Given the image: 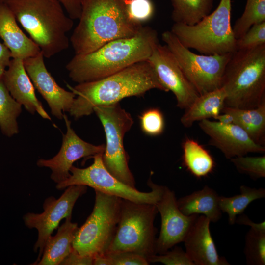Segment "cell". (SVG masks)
Masks as SVG:
<instances>
[{"mask_svg":"<svg viewBox=\"0 0 265 265\" xmlns=\"http://www.w3.org/2000/svg\"><path fill=\"white\" fill-rule=\"evenodd\" d=\"M159 43L157 31L142 26L132 37L114 39L90 53L75 54L66 69L77 83L98 80L147 60Z\"/></svg>","mask_w":265,"mask_h":265,"instance_id":"cell-1","label":"cell"},{"mask_svg":"<svg viewBox=\"0 0 265 265\" xmlns=\"http://www.w3.org/2000/svg\"><path fill=\"white\" fill-rule=\"evenodd\" d=\"M76 97L69 113L75 119L94 112L95 107L118 103L122 99L141 96L152 89L168 92L148 60L132 64L101 79L67 85Z\"/></svg>","mask_w":265,"mask_h":265,"instance_id":"cell-2","label":"cell"},{"mask_svg":"<svg viewBox=\"0 0 265 265\" xmlns=\"http://www.w3.org/2000/svg\"><path fill=\"white\" fill-rule=\"evenodd\" d=\"M78 20L70 39L77 55L90 53L114 39L132 37L142 26L129 18L126 0H81Z\"/></svg>","mask_w":265,"mask_h":265,"instance_id":"cell-3","label":"cell"},{"mask_svg":"<svg viewBox=\"0 0 265 265\" xmlns=\"http://www.w3.org/2000/svg\"><path fill=\"white\" fill-rule=\"evenodd\" d=\"M47 58L66 50L74 22L58 0H0Z\"/></svg>","mask_w":265,"mask_h":265,"instance_id":"cell-4","label":"cell"},{"mask_svg":"<svg viewBox=\"0 0 265 265\" xmlns=\"http://www.w3.org/2000/svg\"><path fill=\"white\" fill-rule=\"evenodd\" d=\"M221 87L226 94L225 106L249 109L265 101V44L233 53Z\"/></svg>","mask_w":265,"mask_h":265,"instance_id":"cell-5","label":"cell"},{"mask_svg":"<svg viewBox=\"0 0 265 265\" xmlns=\"http://www.w3.org/2000/svg\"><path fill=\"white\" fill-rule=\"evenodd\" d=\"M231 0H220L216 9L193 25L174 23L171 31L185 47L202 54H225L237 50L231 25Z\"/></svg>","mask_w":265,"mask_h":265,"instance_id":"cell-6","label":"cell"},{"mask_svg":"<svg viewBox=\"0 0 265 265\" xmlns=\"http://www.w3.org/2000/svg\"><path fill=\"white\" fill-rule=\"evenodd\" d=\"M158 212L155 205L122 199L119 222L108 251H129L147 260L156 254L154 223Z\"/></svg>","mask_w":265,"mask_h":265,"instance_id":"cell-7","label":"cell"},{"mask_svg":"<svg viewBox=\"0 0 265 265\" xmlns=\"http://www.w3.org/2000/svg\"><path fill=\"white\" fill-rule=\"evenodd\" d=\"M93 211L78 228L72 246L82 256H93L108 252L119 220L122 198L95 190Z\"/></svg>","mask_w":265,"mask_h":265,"instance_id":"cell-8","label":"cell"},{"mask_svg":"<svg viewBox=\"0 0 265 265\" xmlns=\"http://www.w3.org/2000/svg\"><path fill=\"white\" fill-rule=\"evenodd\" d=\"M104 128L106 139L102 160L106 169L124 184L136 188L134 177L128 165L124 137L132 128L133 120L119 103L94 107Z\"/></svg>","mask_w":265,"mask_h":265,"instance_id":"cell-9","label":"cell"},{"mask_svg":"<svg viewBox=\"0 0 265 265\" xmlns=\"http://www.w3.org/2000/svg\"><path fill=\"white\" fill-rule=\"evenodd\" d=\"M102 155L103 153H100L93 156V162L86 168H80L73 165L70 170V176L56 184V189L63 190L72 185H84L104 193L135 202L156 205L159 201L164 186L154 184L150 178L148 186L151 191L144 192L124 184L105 167Z\"/></svg>","mask_w":265,"mask_h":265,"instance_id":"cell-10","label":"cell"},{"mask_svg":"<svg viewBox=\"0 0 265 265\" xmlns=\"http://www.w3.org/2000/svg\"><path fill=\"white\" fill-rule=\"evenodd\" d=\"M162 39L199 95L221 87L224 72L232 53H195L183 46L171 31L163 32Z\"/></svg>","mask_w":265,"mask_h":265,"instance_id":"cell-11","label":"cell"},{"mask_svg":"<svg viewBox=\"0 0 265 265\" xmlns=\"http://www.w3.org/2000/svg\"><path fill=\"white\" fill-rule=\"evenodd\" d=\"M87 189V186L84 185L69 186L58 199L53 196L47 198L43 203L44 211L42 213L28 212L23 216L24 223L27 228L38 231L37 239L33 248L35 252L39 251V254L32 265H35L40 260L49 238L61 220L72 216L75 203L86 192Z\"/></svg>","mask_w":265,"mask_h":265,"instance_id":"cell-12","label":"cell"},{"mask_svg":"<svg viewBox=\"0 0 265 265\" xmlns=\"http://www.w3.org/2000/svg\"><path fill=\"white\" fill-rule=\"evenodd\" d=\"M161 84L175 95L177 106L186 109L199 96L188 80L173 54L166 45L159 43L147 60Z\"/></svg>","mask_w":265,"mask_h":265,"instance_id":"cell-13","label":"cell"},{"mask_svg":"<svg viewBox=\"0 0 265 265\" xmlns=\"http://www.w3.org/2000/svg\"><path fill=\"white\" fill-rule=\"evenodd\" d=\"M173 191L164 186L162 196L156 204L161 216V228L156 238V254H163L183 242L199 214L186 215L179 210Z\"/></svg>","mask_w":265,"mask_h":265,"instance_id":"cell-14","label":"cell"},{"mask_svg":"<svg viewBox=\"0 0 265 265\" xmlns=\"http://www.w3.org/2000/svg\"><path fill=\"white\" fill-rule=\"evenodd\" d=\"M67 131L63 135L61 147L58 153L49 159H39L37 161L39 167H47L52 171L51 179L56 184L66 180L70 175V170L73 164L78 159L91 157L103 153L105 145H93L80 138L71 126L67 116L64 114Z\"/></svg>","mask_w":265,"mask_h":265,"instance_id":"cell-15","label":"cell"},{"mask_svg":"<svg viewBox=\"0 0 265 265\" xmlns=\"http://www.w3.org/2000/svg\"><path fill=\"white\" fill-rule=\"evenodd\" d=\"M41 52L23 60L25 69L36 88L47 102L52 114L59 119L69 112L76 95L60 87L47 70Z\"/></svg>","mask_w":265,"mask_h":265,"instance_id":"cell-16","label":"cell"},{"mask_svg":"<svg viewBox=\"0 0 265 265\" xmlns=\"http://www.w3.org/2000/svg\"><path fill=\"white\" fill-rule=\"evenodd\" d=\"M200 129L209 136V143L220 150L228 159L245 156L249 153H264V146L255 143L235 124L224 125L205 119L199 121Z\"/></svg>","mask_w":265,"mask_h":265,"instance_id":"cell-17","label":"cell"},{"mask_svg":"<svg viewBox=\"0 0 265 265\" xmlns=\"http://www.w3.org/2000/svg\"><path fill=\"white\" fill-rule=\"evenodd\" d=\"M210 222L205 216L198 215L183 241L186 252L195 265H230L217 252Z\"/></svg>","mask_w":265,"mask_h":265,"instance_id":"cell-18","label":"cell"},{"mask_svg":"<svg viewBox=\"0 0 265 265\" xmlns=\"http://www.w3.org/2000/svg\"><path fill=\"white\" fill-rule=\"evenodd\" d=\"M2 80L13 98L31 114L37 112L43 118H51L37 99L35 87L27 74L23 60L12 58Z\"/></svg>","mask_w":265,"mask_h":265,"instance_id":"cell-19","label":"cell"},{"mask_svg":"<svg viewBox=\"0 0 265 265\" xmlns=\"http://www.w3.org/2000/svg\"><path fill=\"white\" fill-rule=\"evenodd\" d=\"M0 38L10 51L12 58L24 60L41 52L22 31L10 9L2 1H0Z\"/></svg>","mask_w":265,"mask_h":265,"instance_id":"cell-20","label":"cell"},{"mask_svg":"<svg viewBox=\"0 0 265 265\" xmlns=\"http://www.w3.org/2000/svg\"><path fill=\"white\" fill-rule=\"evenodd\" d=\"M220 196L212 188L205 186L199 190L177 200L180 211L186 215L202 214L212 222L219 221L222 216L219 207Z\"/></svg>","mask_w":265,"mask_h":265,"instance_id":"cell-21","label":"cell"},{"mask_svg":"<svg viewBox=\"0 0 265 265\" xmlns=\"http://www.w3.org/2000/svg\"><path fill=\"white\" fill-rule=\"evenodd\" d=\"M78 224L71 222V216L58 228L57 233L48 239L36 265H58L73 249L72 243Z\"/></svg>","mask_w":265,"mask_h":265,"instance_id":"cell-22","label":"cell"},{"mask_svg":"<svg viewBox=\"0 0 265 265\" xmlns=\"http://www.w3.org/2000/svg\"><path fill=\"white\" fill-rule=\"evenodd\" d=\"M225 98V92L222 87L199 95L185 109V112L181 118V123L188 128L196 121L211 118L214 119L222 113Z\"/></svg>","mask_w":265,"mask_h":265,"instance_id":"cell-23","label":"cell"},{"mask_svg":"<svg viewBox=\"0 0 265 265\" xmlns=\"http://www.w3.org/2000/svg\"><path fill=\"white\" fill-rule=\"evenodd\" d=\"M222 113H228L234 118V124L239 126L255 143H265V101L256 107L240 109L225 106Z\"/></svg>","mask_w":265,"mask_h":265,"instance_id":"cell-24","label":"cell"},{"mask_svg":"<svg viewBox=\"0 0 265 265\" xmlns=\"http://www.w3.org/2000/svg\"><path fill=\"white\" fill-rule=\"evenodd\" d=\"M182 148L183 164L193 176L201 179L212 172L215 167L213 157L196 140L186 137Z\"/></svg>","mask_w":265,"mask_h":265,"instance_id":"cell-25","label":"cell"},{"mask_svg":"<svg viewBox=\"0 0 265 265\" xmlns=\"http://www.w3.org/2000/svg\"><path fill=\"white\" fill-rule=\"evenodd\" d=\"M214 0H171L174 23L193 25L209 15Z\"/></svg>","mask_w":265,"mask_h":265,"instance_id":"cell-26","label":"cell"},{"mask_svg":"<svg viewBox=\"0 0 265 265\" xmlns=\"http://www.w3.org/2000/svg\"><path fill=\"white\" fill-rule=\"evenodd\" d=\"M265 197V189L251 188L242 185L240 187L239 194L231 197L220 196L219 207L222 212L228 214L229 223L233 225L237 215L243 213L251 202Z\"/></svg>","mask_w":265,"mask_h":265,"instance_id":"cell-27","label":"cell"},{"mask_svg":"<svg viewBox=\"0 0 265 265\" xmlns=\"http://www.w3.org/2000/svg\"><path fill=\"white\" fill-rule=\"evenodd\" d=\"M22 105L11 95L2 79L0 80V128L2 132L11 137L19 132L17 119Z\"/></svg>","mask_w":265,"mask_h":265,"instance_id":"cell-28","label":"cell"},{"mask_svg":"<svg viewBox=\"0 0 265 265\" xmlns=\"http://www.w3.org/2000/svg\"><path fill=\"white\" fill-rule=\"evenodd\" d=\"M265 22V0H247L242 15L232 28L236 39L242 36L253 25Z\"/></svg>","mask_w":265,"mask_h":265,"instance_id":"cell-29","label":"cell"},{"mask_svg":"<svg viewBox=\"0 0 265 265\" xmlns=\"http://www.w3.org/2000/svg\"><path fill=\"white\" fill-rule=\"evenodd\" d=\"M244 253L247 265H265V232L250 228L245 236Z\"/></svg>","mask_w":265,"mask_h":265,"instance_id":"cell-30","label":"cell"},{"mask_svg":"<svg viewBox=\"0 0 265 265\" xmlns=\"http://www.w3.org/2000/svg\"><path fill=\"white\" fill-rule=\"evenodd\" d=\"M240 173L249 176L253 180L265 177V156H239L230 159Z\"/></svg>","mask_w":265,"mask_h":265,"instance_id":"cell-31","label":"cell"},{"mask_svg":"<svg viewBox=\"0 0 265 265\" xmlns=\"http://www.w3.org/2000/svg\"><path fill=\"white\" fill-rule=\"evenodd\" d=\"M140 127L145 134L157 136L161 134L164 129V120L161 111L152 108L144 111L139 116Z\"/></svg>","mask_w":265,"mask_h":265,"instance_id":"cell-32","label":"cell"},{"mask_svg":"<svg viewBox=\"0 0 265 265\" xmlns=\"http://www.w3.org/2000/svg\"><path fill=\"white\" fill-rule=\"evenodd\" d=\"M126 4L129 18L136 24L142 25L154 13V6L150 0H126Z\"/></svg>","mask_w":265,"mask_h":265,"instance_id":"cell-33","label":"cell"},{"mask_svg":"<svg viewBox=\"0 0 265 265\" xmlns=\"http://www.w3.org/2000/svg\"><path fill=\"white\" fill-rule=\"evenodd\" d=\"M265 44V22L255 24L237 39V50L253 48Z\"/></svg>","mask_w":265,"mask_h":265,"instance_id":"cell-34","label":"cell"},{"mask_svg":"<svg viewBox=\"0 0 265 265\" xmlns=\"http://www.w3.org/2000/svg\"><path fill=\"white\" fill-rule=\"evenodd\" d=\"M147 260L149 263H161L165 265H195L186 251L178 246L163 254L153 255Z\"/></svg>","mask_w":265,"mask_h":265,"instance_id":"cell-35","label":"cell"},{"mask_svg":"<svg viewBox=\"0 0 265 265\" xmlns=\"http://www.w3.org/2000/svg\"><path fill=\"white\" fill-rule=\"evenodd\" d=\"M110 265H148L147 259L129 251H108L106 253Z\"/></svg>","mask_w":265,"mask_h":265,"instance_id":"cell-36","label":"cell"},{"mask_svg":"<svg viewBox=\"0 0 265 265\" xmlns=\"http://www.w3.org/2000/svg\"><path fill=\"white\" fill-rule=\"evenodd\" d=\"M61 265H92L93 256H82L75 249H73L69 255L62 261Z\"/></svg>","mask_w":265,"mask_h":265,"instance_id":"cell-37","label":"cell"},{"mask_svg":"<svg viewBox=\"0 0 265 265\" xmlns=\"http://www.w3.org/2000/svg\"><path fill=\"white\" fill-rule=\"evenodd\" d=\"M68 15L73 20L79 19L81 9V0H58Z\"/></svg>","mask_w":265,"mask_h":265,"instance_id":"cell-38","label":"cell"},{"mask_svg":"<svg viewBox=\"0 0 265 265\" xmlns=\"http://www.w3.org/2000/svg\"><path fill=\"white\" fill-rule=\"evenodd\" d=\"M235 223L239 225L249 226L251 228L254 230L265 232V221L259 223H254L246 215L243 213L236 218Z\"/></svg>","mask_w":265,"mask_h":265,"instance_id":"cell-39","label":"cell"},{"mask_svg":"<svg viewBox=\"0 0 265 265\" xmlns=\"http://www.w3.org/2000/svg\"><path fill=\"white\" fill-rule=\"evenodd\" d=\"M12 59L10 51L0 40V65L7 67Z\"/></svg>","mask_w":265,"mask_h":265,"instance_id":"cell-40","label":"cell"},{"mask_svg":"<svg viewBox=\"0 0 265 265\" xmlns=\"http://www.w3.org/2000/svg\"><path fill=\"white\" fill-rule=\"evenodd\" d=\"M94 265H110L109 260L105 254H97L93 256Z\"/></svg>","mask_w":265,"mask_h":265,"instance_id":"cell-41","label":"cell"},{"mask_svg":"<svg viewBox=\"0 0 265 265\" xmlns=\"http://www.w3.org/2000/svg\"><path fill=\"white\" fill-rule=\"evenodd\" d=\"M214 119L224 125L234 124V118L233 116L228 113H220Z\"/></svg>","mask_w":265,"mask_h":265,"instance_id":"cell-42","label":"cell"},{"mask_svg":"<svg viewBox=\"0 0 265 265\" xmlns=\"http://www.w3.org/2000/svg\"><path fill=\"white\" fill-rule=\"evenodd\" d=\"M6 68V67L0 65V80L2 79Z\"/></svg>","mask_w":265,"mask_h":265,"instance_id":"cell-43","label":"cell"},{"mask_svg":"<svg viewBox=\"0 0 265 265\" xmlns=\"http://www.w3.org/2000/svg\"></svg>","mask_w":265,"mask_h":265,"instance_id":"cell-44","label":"cell"}]
</instances>
